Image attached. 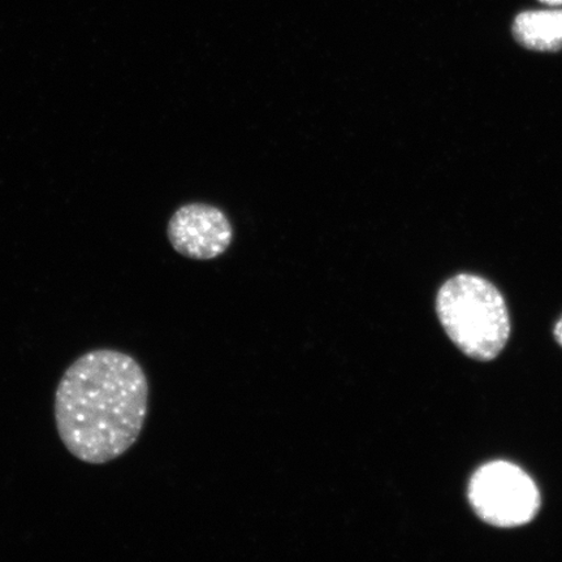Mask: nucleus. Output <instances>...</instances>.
I'll return each instance as SVG.
<instances>
[{"label":"nucleus","instance_id":"1","mask_svg":"<svg viewBox=\"0 0 562 562\" xmlns=\"http://www.w3.org/2000/svg\"><path fill=\"white\" fill-rule=\"evenodd\" d=\"M54 413L68 452L90 465H104L128 452L143 434L149 382L132 356L91 350L63 374Z\"/></svg>","mask_w":562,"mask_h":562},{"label":"nucleus","instance_id":"4","mask_svg":"<svg viewBox=\"0 0 562 562\" xmlns=\"http://www.w3.org/2000/svg\"><path fill=\"white\" fill-rule=\"evenodd\" d=\"M231 223L220 209L192 203L176 211L168 236L176 251L200 261L223 255L232 241Z\"/></svg>","mask_w":562,"mask_h":562},{"label":"nucleus","instance_id":"3","mask_svg":"<svg viewBox=\"0 0 562 562\" xmlns=\"http://www.w3.org/2000/svg\"><path fill=\"white\" fill-rule=\"evenodd\" d=\"M469 501L482 521L502 529L531 522L540 509L537 484L522 469L505 461L476 470L469 484Z\"/></svg>","mask_w":562,"mask_h":562},{"label":"nucleus","instance_id":"2","mask_svg":"<svg viewBox=\"0 0 562 562\" xmlns=\"http://www.w3.org/2000/svg\"><path fill=\"white\" fill-rule=\"evenodd\" d=\"M437 312L447 335L474 360H494L507 346L508 308L487 280L468 273L449 279L438 293Z\"/></svg>","mask_w":562,"mask_h":562},{"label":"nucleus","instance_id":"7","mask_svg":"<svg viewBox=\"0 0 562 562\" xmlns=\"http://www.w3.org/2000/svg\"><path fill=\"white\" fill-rule=\"evenodd\" d=\"M540 2H543L546 4H550V5H560V4H562V0H540Z\"/></svg>","mask_w":562,"mask_h":562},{"label":"nucleus","instance_id":"5","mask_svg":"<svg viewBox=\"0 0 562 562\" xmlns=\"http://www.w3.org/2000/svg\"><path fill=\"white\" fill-rule=\"evenodd\" d=\"M513 34L518 44L530 50H562V10L519 13L513 24Z\"/></svg>","mask_w":562,"mask_h":562},{"label":"nucleus","instance_id":"6","mask_svg":"<svg viewBox=\"0 0 562 562\" xmlns=\"http://www.w3.org/2000/svg\"><path fill=\"white\" fill-rule=\"evenodd\" d=\"M554 337H557L558 342L562 347V319L558 323L557 328H554Z\"/></svg>","mask_w":562,"mask_h":562}]
</instances>
